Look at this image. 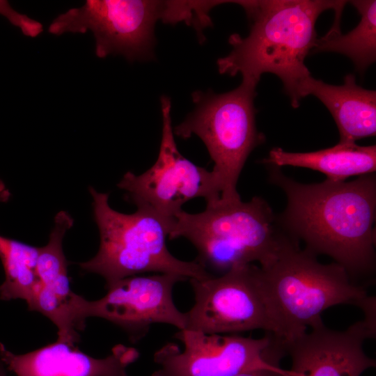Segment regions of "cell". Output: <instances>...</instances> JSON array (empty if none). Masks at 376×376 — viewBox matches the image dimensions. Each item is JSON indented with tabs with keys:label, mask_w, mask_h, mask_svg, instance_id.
I'll list each match as a JSON object with an SVG mask.
<instances>
[{
	"label": "cell",
	"mask_w": 376,
	"mask_h": 376,
	"mask_svg": "<svg viewBox=\"0 0 376 376\" xmlns=\"http://www.w3.org/2000/svg\"><path fill=\"white\" fill-rule=\"evenodd\" d=\"M285 236L274 256L258 267V276L272 325L283 345L322 321L321 314L340 304L355 306L375 317V297L352 281L336 263L322 264Z\"/></svg>",
	"instance_id": "cell-3"
},
{
	"label": "cell",
	"mask_w": 376,
	"mask_h": 376,
	"mask_svg": "<svg viewBox=\"0 0 376 376\" xmlns=\"http://www.w3.org/2000/svg\"><path fill=\"white\" fill-rule=\"evenodd\" d=\"M0 14L20 29L26 36L35 38L42 32V24L26 15L15 11L6 1H0Z\"/></svg>",
	"instance_id": "cell-19"
},
{
	"label": "cell",
	"mask_w": 376,
	"mask_h": 376,
	"mask_svg": "<svg viewBox=\"0 0 376 376\" xmlns=\"http://www.w3.org/2000/svg\"><path fill=\"white\" fill-rule=\"evenodd\" d=\"M64 236L60 230H52L47 244L39 247L38 283L28 308L52 320L58 329L57 340L75 346L79 340L78 331L85 325L78 317L81 296L70 288L68 261L63 250Z\"/></svg>",
	"instance_id": "cell-14"
},
{
	"label": "cell",
	"mask_w": 376,
	"mask_h": 376,
	"mask_svg": "<svg viewBox=\"0 0 376 376\" xmlns=\"http://www.w3.org/2000/svg\"><path fill=\"white\" fill-rule=\"evenodd\" d=\"M240 5L250 22L243 38L232 34V51L217 60L220 74L240 73L242 82L257 86L262 75L272 73L282 81L294 108L299 107L301 90L311 76L305 59L318 38L315 24L324 11L344 7L345 1L246 0Z\"/></svg>",
	"instance_id": "cell-2"
},
{
	"label": "cell",
	"mask_w": 376,
	"mask_h": 376,
	"mask_svg": "<svg viewBox=\"0 0 376 376\" xmlns=\"http://www.w3.org/2000/svg\"><path fill=\"white\" fill-rule=\"evenodd\" d=\"M171 1L87 0L58 15L49 24L51 34L85 33L95 40L97 57L120 54L130 61L153 57L155 26L168 23Z\"/></svg>",
	"instance_id": "cell-7"
},
{
	"label": "cell",
	"mask_w": 376,
	"mask_h": 376,
	"mask_svg": "<svg viewBox=\"0 0 376 376\" xmlns=\"http://www.w3.org/2000/svg\"><path fill=\"white\" fill-rule=\"evenodd\" d=\"M270 181L287 196L280 221L292 239L306 249L324 254L342 266L350 276L367 275L375 265V175L354 180L303 184L271 166Z\"/></svg>",
	"instance_id": "cell-1"
},
{
	"label": "cell",
	"mask_w": 376,
	"mask_h": 376,
	"mask_svg": "<svg viewBox=\"0 0 376 376\" xmlns=\"http://www.w3.org/2000/svg\"><path fill=\"white\" fill-rule=\"evenodd\" d=\"M185 280L168 273L120 279L107 286V292L99 299L89 301L81 297L79 319L84 323L90 317L107 320L122 328L133 343L144 338L153 324L185 329V313L176 307L173 298L174 285Z\"/></svg>",
	"instance_id": "cell-11"
},
{
	"label": "cell",
	"mask_w": 376,
	"mask_h": 376,
	"mask_svg": "<svg viewBox=\"0 0 376 376\" xmlns=\"http://www.w3.org/2000/svg\"><path fill=\"white\" fill-rule=\"evenodd\" d=\"M350 3L361 15L359 24L345 34L340 31L343 8L335 10V20L330 30L318 38L311 53L336 52L347 56L356 70L363 75L376 60V1L355 0Z\"/></svg>",
	"instance_id": "cell-17"
},
{
	"label": "cell",
	"mask_w": 376,
	"mask_h": 376,
	"mask_svg": "<svg viewBox=\"0 0 376 376\" xmlns=\"http://www.w3.org/2000/svg\"><path fill=\"white\" fill-rule=\"evenodd\" d=\"M0 376H7L4 364L0 359Z\"/></svg>",
	"instance_id": "cell-22"
},
{
	"label": "cell",
	"mask_w": 376,
	"mask_h": 376,
	"mask_svg": "<svg viewBox=\"0 0 376 376\" xmlns=\"http://www.w3.org/2000/svg\"><path fill=\"white\" fill-rule=\"evenodd\" d=\"M175 336L184 349L167 343L157 350L153 359L159 368L151 376H235L256 368L279 367L285 353L269 333L253 338L182 329Z\"/></svg>",
	"instance_id": "cell-9"
},
{
	"label": "cell",
	"mask_w": 376,
	"mask_h": 376,
	"mask_svg": "<svg viewBox=\"0 0 376 376\" xmlns=\"http://www.w3.org/2000/svg\"><path fill=\"white\" fill-rule=\"evenodd\" d=\"M139 357L136 348L123 344L105 358L96 359L58 340L23 354L0 343V359L16 376H128L127 367Z\"/></svg>",
	"instance_id": "cell-13"
},
{
	"label": "cell",
	"mask_w": 376,
	"mask_h": 376,
	"mask_svg": "<svg viewBox=\"0 0 376 376\" xmlns=\"http://www.w3.org/2000/svg\"><path fill=\"white\" fill-rule=\"evenodd\" d=\"M288 373V370L281 368H260L246 370L235 376H283Z\"/></svg>",
	"instance_id": "cell-20"
},
{
	"label": "cell",
	"mask_w": 376,
	"mask_h": 376,
	"mask_svg": "<svg viewBox=\"0 0 376 376\" xmlns=\"http://www.w3.org/2000/svg\"><path fill=\"white\" fill-rule=\"evenodd\" d=\"M88 190L100 246L93 258L79 265L85 272L102 276L106 287L145 272L175 274L186 279L212 275L196 260H181L169 252L166 246L169 224L162 219L140 208L132 214L119 212L110 206L109 194L98 192L93 187Z\"/></svg>",
	"instance_id": "cell-5"
},
{
	"label": "cell",
	"mask_w": 376,
	"mask_h": 376,
	"mask_svg": "<svg viewBox=\"0 0 376 376\" xmlns=\"http://www.w3.org/2000/svg\"><path fill=\"white\" fill-rule=\"evenodd\" d=\"M375 319L364 317L343 331L327 327L323 321L283 344L291 368L283 376H361L375 367V360L363 349L376 334Z\"/></svg>",
	"instance_id": "cell-12"
},
{
	"label": "cell",
	"mask_w": 376,
	"mask_h": 376,
	"mask_svg": "<svg viewBox=\"0 0 376 376\" xmlns=\"http://www.w3.org/2000/svg\"><path fill=\"white\" fill-rule=\"evenodd\" d=\"M309 95L319 99L332 115L338 129L340 143L376 134V91L362 88L352 74L336 86L311 76L303 84L301 99Z\"/></svg>",
	"instance_id": "cell-15"
},
{
	"label": "cell",
	"mask_w": 376,
	"mask_h": 376,
	"mask_svg": "<svg viewBox=\"0 0 376 376\" xmlns=\"http://www.w3.org/2000/svg\"><path fill=\"white\" fill-rule=\"evenodd\" d=\"M194 304L185 313L186 329L207 334H237L256 329L272 333L258 266H235L220 276L189 279Z\"/></svg>",
	"instance_id": "cell-10"
},
{
	"label": "cell",
	"mask_w": 376,
	"mask_h": 376,
	"mask_svg": "<svg viewBox=\"0 0 376 376\" xmlns=\"http://www.w3.org/2000/svg\"><path fill=\"white\" fill-rule=\"evenodd\" d=\"M276 221L260 197L248 202L217 201L199 213L182 210L171 221L168 237L186 238L198 251L197 262L224 273L235 266L268 262L285 237Z\"/></svg>",
	"instance_id": "cell-4"
},
{
	"label": "cell",
	"mask_w": 376,
	"mask_h": 376,
	"mask_svg": "<svg viewBox=\"0 0 376 376\" xmlns=\"http://www.w3.org/2000/svg\"><path fill=\"white\" fill-rule=\"evenodd\" d=\"M38 255L39 247L0 235V260L5 272L0 299H21L29 305L38 283Z\"/></svg>",
	"instance_id": "cell-18"
},
{
	"label": "cell",
	"mask_w": 376,
	"mask_h": 376,
	"mask_svg": "<svg viewBox=\"0 0 376 376\" xmlns=\"http://www.w3.org/2000/svg\"><path fill=\"white\" fill-rule=\"evenodd\" d=\"M261 162L277 167L307 168L324 173L327 180L345 181L353 175L375 172L376 146L338 142L333 147L308 152H290L274 148Z\"/></svg>",
	"instance_id": "cell-16"
},
{
	"label": "cell",
	"mask_w": 376,
	"mask_h": 376,
	"mask_svg": "<svg viewBox=\"0 0 376 376\" xmlns=\"http://www.w3.org/2000/svg\"><path fill=\"white\" fill-rule=\"evenodd\" d=\"M161 105L162 134L156 162L142 174L127 171L117 186L137 208L154 213L170 225L189 200L201 197L207 205L219 201V196L212 172L179 152L171 125L170 99L162 96Z\"/></svg>",
	"instance_id": "cell-8"
},
{
	"label": "cell",
	"mask_w": 376,
	"mask_h": 376,
	"mask_svg": "<svg viewBox=\"0 0 376 376\" xmlns=\"http://www.w3.org/2000/svg\"><path fill=\"white\" fill-rule=\"evenodd\" d=\"M256 88L242 81L227 93L196 91L194 110L174 127L175 135L187 139L194 134L205 145L214 162L211 172L219 201L241 199L236 189L240 173L252 150L265 141L256 125Z\"/></svg>",
	"instance_id": "cell-6"
},
{
	"label": "cell",
	"mask_w": 376,
	"mask_h": 376,
	"mask_svg": "<svg viewBox=\"0 0 376 376\" xmlns=\"http://www.w3.org/2000/svg\"><path fill=\"white\" fill-rule=\"evenodd\" d=\"M10 193L5 184L0 179V203H4L9 200Z\"/></svg>",
	"instance_id": "cell-21"
}]
</instances>
